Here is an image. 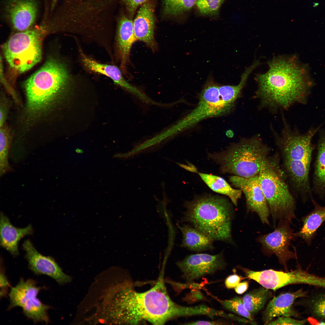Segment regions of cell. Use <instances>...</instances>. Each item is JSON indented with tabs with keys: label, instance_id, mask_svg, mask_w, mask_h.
I'll return each mask as SVG.
<instances>
[{
	"label": "cell",
	"instance_id": "cell-26",
	"mask_svg": "<svg viewBox=\"0 0 325 325\" xmlns=\"http://www.w3.org/2000/svg\"><path fill=\"white\" fill-rule=\"evenodd\" d=\"M272 296L270 289L262 286L246 293L242 300L246 309L253 315L264 307Z\"/></svg>",
	"mask_w": 325,
	"mask_h": 325
},
{
	"label": "cell",
	"instance_id": "cell-6",
	"mask_svg": "<svg viewBox=\"0 0 325 325\" xmlns=\"http://www.w3.org/2000/svg\"><path fill=\"white\" fill-rule=\"evenodd\" d=\"M64 63L53 58L43 65L25 82L28 107L38 111L46 107L77 76L72 74Z\"/></svg>",
	"mask_w": 325,
	"mask_h": 325
},
{
	"label": "cell",
	"instance_id": "cell-28",
	"mask_svg": "<svg viewBox=\"0 0 325 325\" xmlns=\"http://www.w3.org/2000/svg\"><path fill=\"white\" fill-rule=\"evenodd\" d=\"M196 0H163L162 11L167 16H176L191 9Z\"/></svg>",
	"mask_w": 325,
	"mask_h": 325
},
{
	"label": "cell",
	"instance_id": "cell-37",
	"mask_svg": "<svg viewBox=\"0 0 325 325\" xmlns=\"http://www.w3.org/2000/svg\"><path fill=\"white\" fill-rule=\"evenodd\" d=\"M226 322L219 321H209L199 320L190 322L185 324L187 325H223L228 324Z\"/></svg>",
	"mask_w": 325,
	"mask_h": 325
},
{
	"label": "cell",
	"instance_id": "cell-17",
	"mask_svg": "<svg viewBox=\"0 0 325 325\" xmlns=\"http://www.w3.org/2000/svg\"><path fill=\"white\" fill-rule=\"evenodd\" d=\"M155 4L148 0L140 7L133 21L134 31L137 40L141 41L152 49L156 47L154 36Z\"/></svg>",
	"mask_w": 325,
	"mask_h": 325
},
{
	"label": "cell",
	"instance_id": "cell-7",
	"mask_svg": "<svg viewBox=\"0 0 325 325\" xmlns=\"http://www.w3.org/2000/svg\"><path fill=\"white\" fill-rule=\"evenodd\" d=\"M271 149L258 135L244 138L225 151L212 156L222 171L245 178L258 175Z\"/></svg>",
	"mask_w": 325,
	"mask_h": 325
},
{
	"label": "cell",
	"instance_id": "cell-27",
	"mask_svg": "<svg viewBox=\"0 0 325 325\" xmlns=\"http://www.w3.org/2000/svg\"><path fill=\"white\" fill-rule=\"evenodd\" d=\"M11 138L7 130L3 126L0 131V176L10 171L11 168L8 161Z\"/></svg>",
	"mask_w": 325,
	"mask_h": 325
},
{
	"label": "cell",
	"instance_id": "cell-2",
	"mask_svg": "<svg viewBox=\"0 0 325 325\" xmlns=\"http://www.w3.org/2000/svg\"><path fill=\"white\" fill-rule=\"evenodd\" d=\"M162 269L153 287L143 292L135 289L126 282L120 288L118 316L121 323L136 325L147 321L163 324L172 319L186 317V306L179 305L170 298L166 287Z\"/></svg>",
	"mask_w": 325,
	"mask_h": 325
},
{
	"label": "cell",
	"instance_id": "cell-35",
	"mask_svg": "<svg viewBox=\"0 0 325 325\" xmlns=\"http://www.w3.org/2000/svg\"><path fill=\"white\" fill-rule=\"evenodd\" d=\"M0 298L7 296L9 288L10 287L9 282L6 276L3 268L1 267L0 270Z\"/></svg>",
	"mask_w": 325,
	"mask_h": 325
},
{
	"label": "cell",
	"instance_id": "cell-5",
	"mask_svg": "<svg viewBox=\"0 0 325 325\" xmlns=\"http://www.w3.org/2000/svg\"><path fill=\"white\" fill-rule=\"evenodd\" d=\"M258 177L274 228L280 220L291 222L296 217V201L282 167L279 153L269 155L264 159Z\"/></svg>",
	"mask_w": 325,
	"mask_h": 325
},
{
	"label": "cell",
	"instance_id": "cell-21",
	"mask_svg": "<svg viewBox=\"0 0 325 325\" xmlns=\"http://www.w3.org/2000/svg\"><path fill=\"white\" fill-rule=\"evenodd\" d=\"M0 227L1 246L13 256L18 255V243L24 237L32 234V226L30 224L24 228H17L11 224L7 216L1 212Z\"/></svg>",
	"mask_w": 325,
	"mask_h": 325
},
{
	"label": "cell",
	"instance_id": "cell-30",
	"mask_svg": "<svg viewBox=\"0 0 325 325\" xmlns=\"http://www.w3.org/2000/svg\"><path fill=\"white\" fill-rule=\"evenodd\" d=\"M225 0H196L195 4L200 14L215 16L218 14L220 8Z\"/></svg>",
	"mask_w": 325,
	"mask_h": 325
},
{
	"label": "cell",
	"instance_id": "cell-18",
	"mask_svg": "<svg viewBox=\"0 0 325 325\" xmlns=\"http://www.w3.org/2000/svg\"><path fill=\"white\" fill-rule=\"evenodd\" d=\"M242 270L247 278L270 290L275 291L287 285L298 284L299 268L288 272L273 269L255 271L242 268Z\"/></svg>",
	"mask_w": 325,
	"mask_h": 325
},
{
	"label": "cell",
	"instance_id": "cell-23",
	"mask_svg": "<svg viewBox=\"0 0 325 325\" xmlns=\"http://www.w3.org/2000/svg\"><path fill=\"white\" fill-rule=\"evenodd\" d=\"M311 200L314 209L301 218L302 226L298 231L294 234L296 237L301 238L308 246L311 245L317 230L325 221V205L322 206L314 200Z\"/></svg>",
	"mask_w": 325,
	"mask_h": 325
},
{
	"label": "cell",
	"instance_id": "cell-20",
	"mask_svg": "<svg viewBox=\"0 0 325 325\" xmlns=\"http://www.w3.org/2000/svg\"><path fill=\"white\" fill-rule=\"evenodd\" d=\"M307 292L302 289L288 292L274 297L268 303L263 313L262 320L268 324L276 317H296L297 313L292 305L297 299L307 296Z\"/></svg>",
	"mask_w": 325,
	"mask_h": 325
},
{
	"label": "cell",
	"instance_id": "cell-10",
	"mask_svg": "<svg viewBox=\"0 0 325 325\" xmlns=\"http://www.w3.org/2000/svg\"><path fill=\"white\" fill-rule=\"evenodd\" d=\"M42 289L35 280L21 278L11 289L8 310L16 307H21L24 314L34 323L48 324L50 321L48 311L51 307L42 303L37 297Z\"/></svg>",
	"mask_w": 325,
	"mask_h": 325
},
{
	"label": "cell",
	"instance_id": "cell-13",
	"mask_svg": "<svg viewBox=\"0 0 325 325\" xmlns=\"http://www.w3.org/2000/svg\"><path fill=\"white\" fill-rule=\"evenodd\" d=\"M229 180L234 186L244 193L247 211L255 212L262 223L269 224L270 210L261 187L258 175L249 178L234 175L230 177Z\"/></svg>",
	"mask_w": 325,
	"mask_h": 325
},
{
	"label": "cell",
	"instance_id": "cell-16",
	"mask_svg": "<svg viewBox=\"0 0 325 325\" xmlns=\"http://www.w3.org/2000/svg\"><path fill=\"white\" fill-rule=\"evenodd\" d=\"M78 51L80 62L87 71L100 74L109 77L116 84L138 97L142 95L141 91L126 80L122 76L121 69L116 66L97 61L87 55L80 47Z\"/></svg>",
	"mask_w": 325,
	"mask_h": 325
},
{
	"label": "cell",
	"instance_id": "cell-3",
	"mask_svg": "<svg viewBox=\"0 0 325 325\" xmlns=\"http://www.w3.org/2000/svg\"><path fill=\"white\" fill-rule=\"evenodd\" d=\"M181 218L214 241L233 244L231 235L234 212L230 203L221 197L206 196L185 203Z\"/></svg>",
	"mask_w": 325,
	"mask_h": 325
},
{
	"label": "cell",
	"instance_id": "cell-9",
	"mask_svg": "<svg viewBox=\"0 0 325 325\" xmlns=\"http://www.w3.org/2000/svg\"><path fill=\"white\" fill-rule=\"evenodd\" d=\"M219 86L212 77L209 78L200 94L197 105L171 128L174 135L190 128L202 120L228 113L231 108L222 100Z\"/></svg>",
	"mask_w": 325,
	"mask_h": 325
},
{
	"label": "cell",
	"instance_id": "cell-12",
	"mask_svg": "<svg viewBox=\"0 0 325 325\" xmlns=\"http://www.w3.org/2000/svg\"><path fill=\"white\" fill-rule=\"evenodd\" d=\"M176 264L188 283L223 270L227 265L223 252L214 255L202 253L190 255Z\"/></svg>",
	"mask_w": 325,
	"mask_h": 325
},
{
	"label": "cell",
	"instance_id": "cell-33",
	"mask_svg": "<svg viewBox=\"0 0 325 325\" xmlns=\"http://www.w3.org/2000/svg\"><path fill=\"white\" fill-rule=\"evenodd\" d=\"M306 322V320H297L290 317H279L277 319L272 320L268 325H303Z\"/></svg>",
	"mask_w": 325,
	"mask_h": 325
},
{
	"label": "cell",
	"instance_id": "cell-4",
	"mask_svg": "<svg viewBox=\"0 0 325 325\" xmlns=\"http://www.w3.org/2000/svg\"><path fill=\"white\" fill-rule=\"evenodd\" d=\"M315 134L312 130L300 135L287 129L276 138L281 166L288 182L303 200L310 193L309 173L313 149L311 141Z\"/></svg>",
	"mask_w": 325,
	"mask_h": 325
},
{
	"label": "cell",
	"instance_id": "cell-34",
	"mask_svg": "<svg viewBox=\"0 0 325 325\" xmlns=\"http://www.w3.org/2000/svg\"><path fill=\"white\" fill-rule=\"evenodd\" d=\"M148 0H122L130 17H133L137 9Z\"/></svg>",
	"mask_w": 325,
	"mask_h": 325
},
{
	"label": "cell",
	"instance_id": "cell-1",
	"mask_svg": "<svg viewBox=\"0 0 325 325\" xmlns=\"http://www.w3.org/2000/svg\"><path fill=\"white\" fill-rule=\"evenodd\" d=\"M268 63V71L255 77L262 106L285 109L305 101L313 84L307 66L293 55L274 57Z\"/></svg>",
	"mask_w": 325,
	"mask_h": 325
},
{
	"label": "cell",
	"instance_id": "cell-14",
	"mask_svg": "<svg viewBox=\"0 0 325 325\" xmlns=\"http://www.w3.org/2000/svg\"><path fill=\"white\" fill-rule=\"evenodd\" d=\"M38 7L37 0H5L4 17L14 29L25 31L36 22Z\"/></svg>",
	"mask_w": 325,
	"mask_h": 325
},
{
	"label": "cell",
	"instance_id": "cell-22",
	"mask_svg": "<svg viewBox=\"0 0 325 325\" xmlns=\"http://www.w3.org/2000/svg\"><path fill=\"white\" fill-rule=\"evenodd\" d=\"M177 225L182 235L181 247L196 252L214 249V240L203 232L189 224L180 225L178 223Z\"/></svg>",
	"mask_w": 325,
	"mask_h": 325
},
{
	"label": "cell",
	"instance_id": "cell-39",
	"mask_svg": "<svg viewBox=\"0 0 325 325\" xmlns=\"http://www.w3.org/2000/svg\"><path fill=\"white\" fill-rule=\"evenodd\" d=\"M5 119V114L4 111L3 109L1 108L0 110V127L3 126L4 123Z\"/></svg>",
	"mask_w": 325,
	"mask_h": 325
},
{
	"label": "cell",
	"instance_id": "cell-8",
	"mask_svg": "<svg viewBox=\"0 0 325 325\" xmlns=\"http://www.w3.org/2000/svg\"><path fill=\"white\" fill-rule=\"evenodd\" d=\"M43 29L40 26L18 32L3 45L6 60L10 66L17 72H25L41 60Z\"/></svg>",
	"mask_w": 325,
	"mask_h": 325
},
{
	"label": "cell",
	"instance_id": "cell-25",
	"mask_svg": "<svg viewBox=\"0 0 325 325\" xmlns=\"http://www.w3.org/2000/svg\"><path fill=\"white\" fill-rule=\"evenodd\" d=\"M314 186L320 196L325 194V134L322 133L319 141L314 174Z\"/></svg>",
	"mask_w": 325,
	"mask_h": 325
},
{
	"label": "cell",
	"instance_id": "cell-29",
	"mask_svg": "<svg viewBox=\"0 0 325 325\" xmlns=\"http://www.w3.org/2000/svg\"><path fill=\"white\" fill-rule=\"evenodd\" d=\"M218 300L223 307L226 309L253 321L254 319L253 315L246 309L242 298L237 296L229 300Z\"/></svg>",
	"mask_w": 325,
	"mask_h": 325
},
{
	"label": "cell",
	"instance_id": "cell-40",
	"mask_svg": "<svg viewBox=\"0 0 325 325\" xmlns=\"http://www.w3.org/2000/svg\"><path fill=\"white\" fill-rule=\"evenodd\" d=\"M58 0H52V3L51 5V8L53 9L55 6L56 4V3Z\"/></svg>",
	"mask_w": 325,
	"mask_h": 325
},
{
	"label": "cell",
	"instance_id": "cell-11",
	"mask_svg": "<svg viewBox=\"0 0 325 325\" xmlns=\"http://www.w3.org/2000/svg\"><path fill=\"white\" fill-rule=\"evenodd\" d=\"M291 223L286 220H280L274 231L260 235L256 239L261 246L262 253L268 256L275 255L279 263L287 271L288 262L297 258L296 251L293 252L290 249L291 242L296 238L293 230L290 226Z\"/></svg>",
	"mask_w": 325,
	"mask_h": 325
},
{
	"label": "cell",
	"instance_id": "cell-19",
	"mask_svg": "<svg viewBox=\"0 0 325 325\" xmlns=\"http://www.w3.org/2000/svg\"><path fill=\"white\" fill-rule=\"evenodd\" d=\"M136 40L133 21L130 17L122 15L119 21L114 43L115 56L120 62L122 72H125L132 47Z\"/></svg>",
	"mask_w": 325,
	"mask_h": 325
},
{
	"label": "cell",
	"instance_id": "cell-24",
	"mask_svg": "<svg viewBox=\"0 0 325 325\" xmlns=\"http://www.w3.org/2000/svg\"><path fill=\"white\" fill-rule=\"evenodd\" d=\"M201 178L208 186L214 192L226 195L237 206L242 193L240 189L232 188L222 178L217 176L199 173Z\"/></svg>",
	"mask_w": 325,
	"mask_h": 325
},
{
	"label": "cell",
	"instance_id": "cell-15",
	"mask_svg": "<svg viewBox=\"0 0 325 325\" xmlns=\"http://www.w3.org/2000/svg\"><path fill=\"white\" fill-rule=\"evenodd\" d=\"M23 247L29 268L34 274L47 275L60 285L71 281V277L63 271L53 258L41 254L29 240L24 241Z\"/></svg>",
	"mask_w": 325,
	"mask_h": 325
},
{
	"label": "cell",
	"instance_id": "cell-41",
	"mask_svg": "<svg viewBox=\"0 0 325 325\" xmlns=\"http://www.w3.org/2000/svg\"><path fill=\"white\" fill-rule=\"evenodd\" d=\"M317 324L319 325H325V322L324 321H321L318 322Z\"/></svg>",
	"mask_w": 325,
	"mask_h": 325
},
{
	"label": "cell",
	"instance_id": "cell-31",
	"mask_svg": "<svg viewBox=\"0 0 325 325\" xmlns=\"http://www.w3.org/2000/svg\"><path fill=\"white\" fill-rule=\"evenodd\" d=\"M308 305L314 317L325 319V294L319 293L312 297L308 301Z\"/></svg>",
	"mask_w": 325,
	"mask_h": 325
},
{
	"label": "cell",
	"instance_id": "cell-36",
	"mask_svg": "<svg viewBox=\"0 0 325 325\" xmlns=\"http://www.w3.org/2000/svg\"><path fill=\"white\" fill-rule=\"evenodd\" d=\"M242 280L241 277L237 274L231 275L228 277L225 281V285L228 289L234 288Z\"/></svg>",
	"mask_w": 325,
	"mask_h": 325
},
{
	"label": "cell",
	"instance_id": "cell-32",
	"mask_svg": "<svg viewBox=\"0 0 325 325\" xmlns=\"http://www.w3.org/2000/svg\"><path fill=\"white\" fill-rule=\"evenodd\" d=\"M299 284H308L325 288V278L310 274L302 269Z\"/></svg>",
	"mask_w": 325,
	"mask_h": 325
},
{
	"label": "cell",
	"instance_id": "cell-38",
	"mask_svg": "<svg viewBox=\"0 0 325 325\" xmlns=\"http://www.w3.org/2000/svg\"><path fill=\"white\" fill-rule=\"evenodd\" d=\"M248 286L249 283L247 281L240 283L234 288L235 291L238 294H242L247 290Z\"/></svg>",
	"mask_w": 325,
	"mask_h": 325
}]
</instances>
